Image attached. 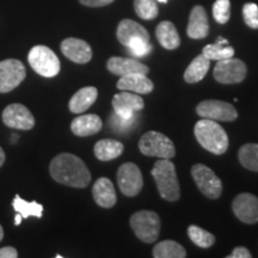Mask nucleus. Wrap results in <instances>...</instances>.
<instances>
[{
    "label": "nucleus",
    "mask_w": 258,
    "mask_h": 258,
    "mask_svg": "<svg viewBox=\"0 0 258 258\" xmlns=\"http://www.w3.org/2000/svg\"><path fill=\"white\" fill-rule=\"evenodd\" d=\"M28 61L31 69L44 78L56 77L61 69L59 57L46 46L32 47L28 54Z\"/></svg>",
    "instance_id": "obj_5"
},
{
    "label": "nucleus",
    "mask_w": 258,
    "mask_h": 258,
    "mask_svg": "<svg viewBox=\"0 0 258 258\" xmlns=\"http://www.w3.org/2000/svg\"><path fill=\"white\" fill-rule=\"evenodd\" d=\"M117 184L121 192L128 198H134L144 186L143 173L134 163H124L118 167Z\"/></svg>",
    "instance_id": "obj_9"
},
{
    "label": "nucleus",
    "mask_w": 258,
    "mask_h": 258,
    "mask_svg": "<svg viewBox=\"0 0 258 258\" xmlns=\"http://www.w3.org/2000/svg\"><path fill=\"white\" fill-rule=\"evenodd\" d=\"M92 195L95 202L102 208H112L117 201L115 186L106 177H101L96 180L92 188Z\"/></svg>",
    "instance_id": "obj_20"
},
{
    "label": "nucleus",
    "mask_w": 258,
    "mask_h": 258,
    "mask_svg": "<svg viewBox=\"0 0 258 258\" xmlns=\"http://www.w3.org/2000/svg\"><path fill=\"white\" fill-rule=\"evenodd\" d=\"M3 122L10 128L30 131L35 125V117L27 106L14 103L6 106L3 111Z\"/></svg>",
    "instance_id": "obj_13"
},
{
    "label": "nucleus",
    "mask_w": 258,
    "mask_h": 258,
    "mask_svg": "<svg viewBox=\"0 0 258 258\" xmlns=\"http://www.w3.org/2000/svg\"><path fill=\"white\" fill-rule=\"evenodd\" d=\"M209 32V22L207 12L203 6L196 5L191 10L189 17L188 28H186V34L190 38L194 40H202L208 36Z\"/></svg>",
    "instance_id": "obj_18"
},
{
    "label": "nucleus",
    "mask_w": 258,
    "mask_h": 258,
    "mask_svg": "<svg viewBox=\"0 0 258 258\" xmlns=\"http://www.w3.org/2000/svg\"><path fill=\"white\" fill-rule=\"evenodd\" d=\"M61 51L76 63H86L92 59V49L88 42L70 37L61 42Z\"/></svg>",
    "instance_id": "obj_16"
},
{
    "label": "nucleus",
    "mask_w": 258,
    "mask_h": 258,
    "mask_svg": "<svg viewBox=\"0 0 258 258\" xmlns=\"http://www.w3.org/2000/svg\"><path fill=\"white\" fill-rule=\"evenodd\" d=\"M106 69L109 72L118 77L127 76L131 73H144L147 74L150 72V69L143 62H139L135 59H129V57H120L112 56L106 62Z\"/></svg>",
    "instance_id": "obj_19"
},
{
    "label": "nucleus",
    "mask_w": 258,
    "mask_h": 258,
    "mask_svg": "<svg viewBox=\"0 0 258 258\" xmlns=\"http://www.w3.org/2000/svg\"><path fill=\"white\" fill-rule=\"evenodd\" d=\"M244 22L251 29H258V6L254 3H247L243 8Z\"/></svg>",
    "instance_id": "obj_34"
},
{
    "label": "nucleus",
    "mask_w": 258,
    "mask_h": 258,
    "mask_svg": "<svg viewBox=\"0 0 258 258\" xmlns=\"http://www.w3.org/2000/svg\"><path fill=\"white\" fill-rule=\"evenodd\" d=\"M18 251L12 246H5L0 249V258H17Z\"/></svg>",
    "instance_id": "obj_37"
},
{
    "label": "nucleus",
    "mask_w": 258,
    "mask_h": 258,
    "mask_svg": "<svg viewBox=\"0 0 258 258\" xmlns=\"http://www.w3.org/2000/svg\"><path fill=\"white\" fill-rule=\"evenodd\" d=\"M134 10L139 17L145 21L157 18L159 12L156 0H134Z\"/></svg>",
    "instance_id": "obj_31"
},
{
    "label": "nucleus",
    "mask_w": 258,
    "mask_h": 258,
    "mask_svg": "<svg viewBox=\"0 0 258 258\" xmlns=\"http://www.w3.org/2000/svg\"><path fill=\"white\" fill-rule=\"evenodd\" d=\"M238 158L245 169L258 172V144H246L241 146Z\"/></svg>",
    "instance_id": "obj_29"
},
{
    "label": "nucleus",
    "mask_w": 258,
    "mask_h": 258,
    "mask_svg": "<svg viewBox=\"0 0 258 258\" xmlns=\"http://www.w3.org/2000/svg\"><path fill=\"white\" fill-rule=\"evenodd\" d=\"M191 176L203 195L212 200L220 198L222 183L212 169L203 164H196L191 167Z\"/></svg>",
    "instance_id": "obj_8"
},
{
    "label": "nucleus",
    "mask_w": 258,
    "mask_h": 258,
    "mask_svg": "<svg viewBox=\"0 0 258 258\" xmlns=\"http://www.w3.org/2000/svg\"><path fill=\"white\" fill-rule=\"evenodd\" d=\"M211 66V60L207 59L203 54L196 56L184 72V80L189 84L199 83L207 76V72Z\"/></svg>",
    "instance_id": "obj_25"
},
{
    "label": "nucleus",
    "mask_w": 258,
    "mask_h": 258,
    "mask_svg": "<svg viewBox=\"0 0 258 258\" xmlns=\"http://www.w3.org/2000/svg\"><path fill=\"white\" fill-rule=\"evenodd\" d=\"M152 177L160 196L169 202H175L180 196L179 182L176 175L175 164L170 159H160L154 164Z\"/></svg>",
    "instance_id": "obj_4"
},
{
    "label": "nucleus",
    "mask_w": 258,
    "mask_h": 258,
    "mask_svg": "<svg viewBox=\"0 0 258 258\" xmlns=\"http://www.w3.org/2000/svg\"><path fill=\"white\" fill-rule=\"evenodd\" d=\"M110 125L114 132H120V133H124L127 132V129H131L133 125L135 124V117H129V118H124L118 116L116 112L114 111L110 116Z\"/></svg>",
    "instance_id": "obj_33"
},
{
    "label": "nucleus",
    "mask_w": 258,
    "mask_h": 258,
    "mask_svg": "<svg viewBox=\"0 0 258 258\" xmlns=\"http://www.w3.org/2000/svg\"><path fill=\"white\" fill-rule=\"evenodd\" d=\"M188 235L194 244L198 245L199 247H202V249H208L215 243L214 235L196 225L189 226Z\"/></svg>",
    "instance_id": "obj_30"
},
{
    "label": "nucleus",
    "mask_w": 258,
    "mask_h": 258,
    "mask_svg": "<svg viewBox=\"0 0 258 258\" xmlns=\"http://www.w3.org/2000/svg\"><path fill=\"white\" fill-rule=\"evenodd\" d=\"M251 257H252V254H251L250 251L244 246L235 247V249L232 251V253L227 256V258H251Z\"/></svg>",
    "instance_id": "obj_35"
},
{
    "label": "nucleus",
    "mask_w": 258,
    "mask_h": 258,
    "mask_svg": "<svg viewBox=\"0 0 258 258\" xmlns=\"http://www.w3.org/2000/svg\"><path fill=\"white\" fill-rule=\"evenodd\" d=\"M116 86L122 91H133L138 95H147L154 89L152 80L144 73H131L121 77Z\"/></svg>",
    "instance_id": "obj_17"
},
{
    "label": "nucleus",
    "mask_w": 258,
    "mask_h": 258,
    "mask_svg": "<svg viewBox=\"0 0 258 258\" xmlns=\"http://www.w3.org/2000/svg\"><path fill=\"white\" fill-rule=\"evenodd\" d=\"M98 97V90L93 86H86L80 89L70 99L69 108L73 114H83L96 102Z\"/></svg>",
    "instance_id": "obj_22"
},
{
    "label": "nucleus",
    "mask_w": 258,
    "mask_h": 258,
    "mask_svg": "<svg viewBox=\"0 0 258 258\" xmlns=\"http://www.w3.org/2000/svg\"><path fill=\"white\" fill-rule=\"evenodd\" d=\"M116 36L123 46L128 48L129 53L133 56L143 57L152 50L148 31L143 25L132 19H123L120 22L116 30Z\"/></svg>",
    "instance_id": "obj_2"
},
{
    "label": "nucleus",
    "mask_w": 258,
    "mask_h": 258,
    "mask_svg": "<svg viewBox=\"0 0 258 258\" xmlns=\"http://www.w3.org/2000/svg\"><path fill=\"white\" fill-rule=\"evenodd\" d=\"M196 112L200 117L213 121L230 122L238 117V112L233 105L227 102L218 101V99L202 101L196 106Z\"/></svg>",
    "instance_id": "obj_11"
},
{
    "label": "nucleus",
    "mask_w": 258,
    "mask_h": 258,
    "mask_svg": "<svg viewBox=\"0 0 258 258\" xmlns=\"http://www.w3.org/2000/svg\"><path fill=\"white\" fill-rule=\"evenodd\" d=\"M159 3H167V0H158Z\"/></svg>",
    "instance_id": "obj_41"
},
{
    "label": "nucleus",
    "mask_w": 258,
    "mask_h": 258,
    "mask_svg": "<svg viewBox=\"0 0 258 258\" xmlns=\"http://www.w3.org/2000/svg\"><path fill=\"white\" fill-rule=\"evenodd\" d=\"M79 2L89 8H102V6L111 4L114 0H79Z\"/></svg>",
    "instance_id": "obj_36"
},
{
    "label": "nucleus",
    "mask_w": 258,
    "mask_h": 258,
    "mask_svg": "<svg viewBox=\"0 0 258 258\" xmlns=\"http://www.w3.org/2000/svg\"><path fill=\"white\" fill-rule=\"evenodd\" d=\"M27 77V69L19 60L0 61V93L12 91L21 85Z\"/></svg>",
    "instance_id": "obj_10"
},
{
    "label": "nucleus",
    "mask_w": 258,
    "mask_h": 258,
    "mask_svg": "<svg viewBox=\"0 0 258 258\" xmlns=\"http://www.w3.org/2000/svg\"><path fill=\"white\" fill-rule=\"evenodd\" d=\"M213 17L219 24H226L231 16L230 0H217L213 5Z\"/></svg>",
    "instance_id": "obj_32"
},
{
    "label": "nucleus",
    "mask_w": 258,
    "mask_h": 258,
    "mask_svg": "<svg viewBox=\"0 0 258 258\" xmlns=\"http://www.w3.org/2000/svg\"><path fill=\"white\" fill-rule=\"evenodd\" d=\"M103 122L98 115L88 114L76 117L71 123V131L74 135L80 138L91 137L101 131Z\"/></svg>",
    "instance_id": "obj_21"
},
{
    "label": "nucleus",
    "mask_w": 258,
    "mask_h": 258,
    "mask_svg": "<svg viewBox=\"0 0 258 258\" xmlns=\"http://www.w3.org/2000/svg\"><path fill=\"white\" fill-rule=\"evenodd\" d=\"M152 254L154 258H185V249L175 240H164L156 244Z\"/></svg>",
    "instance_id": "obj_27"
},
{
    "label": "nucleus",
    "mask_w": 258,
    "mask_h": 258,
    "mask_svg": "<svg viewBox=\"0 0 258 258\" xmlns=\"http://www.w3.org/2000/svg\"><path fill=\"white\" fill-rule=\"evenodd\" d=\"M199 144L213 154L221 156L228 148V137L225 129L217 121L203 118L194 128Z\"/></svg>",
    "instance_id": "obj_3"
},
{
    "label": "nucleus",
    "mask_w": 258,
    "mask_h": 258,
    "mask_svg": "<svg viewBox=\"0 0 258 258\" xmlns=\"http://www.w3.org/2000/svg\"><path fill=\"white\" fill-rule=\"evenodd\" d=\"M246 64L239 59L219 60L214 67V78L220 84H239L246 77Z\"/></svg>",
    "instance_id": "obj_12"
},
{
    "label": "nucleus",
    "mask_w": 258,
    "mask_h": 258,
    "mask_svg": "<svg viewBox=\"0 0 258 258\" xmlns=\"http://www.w3.org/2000/svg\"><path fill=\"white\" fill-rule=\"evenodd\" d=\"M3 238H4V230H3L2 225H0V241L3 240Z\"/></svg>",
    "instance_id": "obj_40"
},
{
    "label": "nucleus",
    "mask_w": 258,
    "mask_h": 258,
    "mask_svg": "<svg viewBox=\"0 0 258 258\" xmlns=\"http://www.w3.org/2000/svg\"><path fill=\"white\" fill-rule=\"evenodd\" d=\"M22 219H23V217H22V215L19 214V213H18V214L16 215V218H15V225H16V226H19V225H21Z\"/></svg>",
    "instance_id": "obj_39"
},
{
    "label": "nucleus",
    "mask_w": 258,
    "mask_h": 258,
    "mask_svg": "<svg viewBox=\"0 0 258 258\" xmlns=\"http://www.w3.org/2000/svg\"><path fill=\"white\" fill-rule=\"evenodd\" d=\"M156 37L161 44V47H164L165 49L173 50L178 48L180 44V38L177 29L169 21H164L158 24L156 29Z\"/></svg>",
    "instance_id": "obj_23"
},
{
    "label": "nucleus",
    "mask_w": 258,
    "mask_h": 258,
    "mask_svg": "<svg viewBox=\"0 0 258 258\" xmlns=\"http://www.w3.org/2000/svg\"><path fill=\"white\" fill-rule=\"evenodd\" d=\"M112 108L118 116L124 118L133 117L135 112L141 111L145 108V102L138 93L122 91L116 93L112 98Z\"/></svg>",
    "instance_id": "obj_15"
},
{
    "label": "nucleus",
    "mask_w": 258,
    "mask_h": 258,
    "mask_svg": "<svg viewBox=\"0 0 258 258\" xmlns=\"http://www.w3.org/2000/svg\"><path fill=\"white\" fill-rule=\"evenodd\" d=\"M123 144L114 139H102L95 145L93 152L98 160L109 161L116 159L123 153Z\"/></svg>",
    "instance_id": "obj_24"
},
{
    "label": "nucleus",
    "mask_w": 258,
    "mask_h": 258,
    "mask_svg": "<svg viewBox=\"0 0 258 258\" xmlns=\"http://www.w3.org/2000/svg\"><path fill=\"white\" fill-rule=\"evenodd\" d=\"M202 54L209 60H225L234 56V48L228 46V41L219 37L214 44H208L202 49Z\"/></svg>",
    "instance_id": "obj_26"
},
{
    "label": "nucleus",
    "mask_w": 258,
    "mask_h": 258,
    "mask_svg": "<svg viewBox=\"0 0 258 258\" xmlns=\"http://www.w3.org/2000/svg\"><path fill=\"white\" fill-rule=\"evenodd\" d=\"M12 206L14 209L17 213L23 217V219H27L29 217H35V218H42V213H43V206L40 203L32 201L27 202L19 195H16V198L12 201Z\"/></svg>",
    "instance_id": "obj_28"
},
{
    "label": "nucleus",
    "mask_w": 258,
    "mask_h": 258,
    "mask_svg": "<svg viewBox=\"0 0 258 258\" xmlns=\"http://www.w3.org/2000/svg\"><path fill=\"white\" fill-rule=\"evenodd\" d=\"M5 163V153L4 151H3V148L0 147V167L3 166V164Z\"/></svg>",
    "instance_id": "obj_38"
},
{
    "label": "nucleus",
    "mask_w": 258,
    "mask_h": 258,
    "mask_svg": "<svg viewBox=\"0 0 258 258\" xmlns=\"http://www.w3.org/2000/svg\"><path fill=\"white\" fill-rule=\"evenodd\" d=\"M50 176L60 184L72 188H86L91 182V173L79 157L61 153L51 160Z\"/></svg>",
    "instance_id": "obj_1"
},
{
    "label": "nucleus",
    "mask_w": 258,
    "mask_h": 258,
    "mask_svg": "<svg viewBox=\"0 0 258 258\" xmlns=\"http://www.w3.org/2000/svg\"><path fill=\"white\" fill-rule=\"evenodd\" d=\"M232 211L241 222L247 225L258 222V198L249 192L239 194L232 202Z\"/></svg>",
    "instance_id": "obj_14"
},
{
    "label": "nucleus",
    "mask_w": 258,
    "mask_h": 258,
    "mask_svg": "<svg viewBox=\"0 0 258 258\" xmlns=\"http://www.w3.org/2000/svg\"><path fill=\"white\" fill-rule=\"evenodd\" d=\"M139 150L144 156L157 157L161 159H171L175 157L176 148L166 135L159 132H147L139 141Z\"/></svg>",
    "instance_id": "obj_6"
},
{
    "label": "nucleus",
    "mask_w": 258,
    "mask_h": 258,
    "mask_svg": "<svg viewBox=\"0 0 258 258\" xmlns=\"http://www.w3.org/2000/svg\"><path fill=\"white\" fill-rule=\"evenodd\" d=\"M131 227L134 234L144 243H154L159 237L160 219L152 211H139L131 217Z\"/></svg>",
    "instance_id": "obj_7"
}]
</instances>
